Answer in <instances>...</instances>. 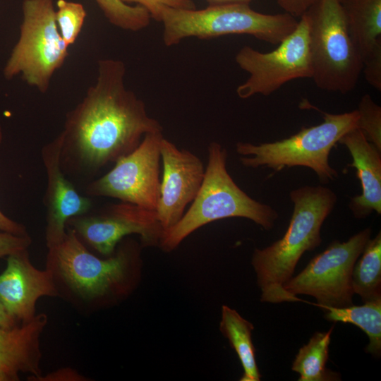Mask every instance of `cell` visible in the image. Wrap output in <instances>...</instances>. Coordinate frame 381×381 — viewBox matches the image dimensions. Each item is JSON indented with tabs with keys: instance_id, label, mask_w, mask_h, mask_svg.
<instances>
[{
	"instance_id": "cell-1",
	"label": "cell",
	"mask_w": 381,
	"mask_h": 381,
	"mask_svg": "<svg viewBox=\"0 0 381 381\" xmlns=\"http://www.w3.org/2000/svg\"><path fill=\"white\" fill-rule=\"evenodd\" d=\"M126 66L118 59L98 61L95 83L66 116L61 164L65 174L92 177L134 150L162 126L143 101L125 86Z\"/></svg>"
},
{
	"instance_id": "cell-2",
	"label": "cell",
	"mask_w": 381,
	"mask_h": 381,
	"mask_svg": "<svg viewBox=\"0 0 381 381\" xmlns=\"http://www.w3.org/2000/svg\"><path fill=\"white\" fill-rule=\"evenodd\" d=\"M142 246L124 238L104 258L93 254L66 227L63 240L48 248L45 269L61 298L80 314L90 315L116 306L138 289L143 274Z\"/></svg>"
},
{
	"instance_id": "cell-3",
	"label": "cell",
	"mask_w": 381,
	"mask_h": 381,
	"mask_svg": "<svg viewBox=\"0 0 381 381\" xmlns=\"http://www.w3.org/2000/svg\"><path fill=\"white\" fill-rule=\"evenodd\" d=\"M290 198L293 212L284 235L265 248H255L252 255L262 302H292L284 285L302 255L322 243V226L337 201L335 193L321 185L294 189Z\"/></svg>"
},
{
	"instance_id": "cell-4",
	"label": "cell",
	"mask_w": 381,
	"mask_h": 381,
	"mask_svg": "<svg viewBox=\"0 0 381 381\" xmlns=\"http://www.w3.org/2000/svg\"><path fill=\"white\" fill-rule=\"evenodd\" d=\"M227 151L212 142L207 147L205 176L191 206L173 226L164 231L159 248L169 253L199 228L229 218L248 219L265 230L273 228L279 217L271 206L247 195L234 181L226 169Z\"/></svg>"
},
{
	"instance_id": "cell-5",
	"label": "cell",
	"mask_w": 381,
	"mask_h": 381,
	"mask_svg": "<svg viewBox=\"0 0 381 381\" xmlns=\"http://www.w3.org/2000/svg\"><path fill=\"white\" fill-rule=\"evenodd\" d=\"M160 22L167 47L188 37L203 40L227 35H248L278 44L298 24L296 18L286 13L265 14L243 4L208 6L200 10L164 6Z\"/></svg>"
},
{
	"instance_id": "cell-6",
	"label": "cell",
	"mask_w": 381,
	"mask_h": 381,
	"mask_svg": "<svg viewBox=\"0 0 381 381\" xmlns=\"http://www.w3.org/2000/svg\"><path fill=\"white\" fill-rule=\"evenodd\" d=\"M323 114V122L302 128L289 138L258 145L238 142L236 151L241 163L248 168L265 167L275 171L293 167H305L317 174L321 183L338 176L329 162L331 150L349 131L357 128V110L339 114Z\"/></svg>"
},
{
	"instance_id": "cell-7",
	"label": "cell",
	"mask_w": 381,
	"mask_h": 381,
	"mask_svg": "<svg viewBox=\"0 0 381 381\" xmlns=\"http://www.w3.org/2000/svg\"><path fill=\"white\" fill-rule=\"evenodd\" d=\"M315 84L346 94L353 90L363 60L349 34L339 0H317L305 13Z\"/></svg>"
},
{
	"instance_id": "cell-8",
	"label": "cell",
	"mask_w": 381,
	"mask_h": 381,
	"mask_svg": "<svg viewBox=\"0 0 381 381\" xmlns=\"http://www.w3.org/2000/svg\"><path fill=\"white\" fill-rule=\"evenodd\" d=\"M20 36L4 68L6 78L18 74L45 93L68 53L56 22L53 0H23Z\"/></svg>"
},
{
	"instance_id": "cell-9",
	"label": "cell",
	"mask_w": 381,
	"mask_h": 381,
	"mask_svg": "<svg viewBox=\"0 0 381 381\" xmlns=\"http://www.w3.org/2000/svg\"><path fill=\"white\" fill-rule=\"evenodd\" d=\"M366 228L346 241H334L315 255L296 276L291 277L284 289L291 301H300L296 295L313 296L317 307H345L353 304L352 271L370 238Z\"/></svg>"
},
{
	"instance_id": "cell-10",
	"label": "cell",
	"mask_w": 381,
	"mask_h": 381,
	"mask_svg": "<svg viewBox=\"0 0 381 381\" xmlns=\"http://www.w3.org/2000/svg\"><path fill=\"white\" fill-rule=\"evenodd\" d=\"M235 61L249 74L248 78L236 89V94L241 99L256 95L267 96L292 80L312 78L306 15L303 13L300 17L296 28L274 50L263 53L244 46L237 52Z\"/></svg>"
},
{
	"instance_id": "cell-11",
	"label": "cell",
	"mask_w": 381,
	"mask_h": 381,
	"mask_svg": "<svg viewBox=\"0 0 381 381\" xmlns=\"http://www.w3.org/2000/svg\"><path fill=\"white\" fill-rule=\"evenodd\" d=\"M162 132L145 135L138 146L118 159L102 176L85 188L87 196L109 197L156 210L160 194Z\"/></svg>"
},
{
	"instance_id": "cell-12",
	"label": "cell",
	"mask_w": 381,
	"mask_h": 381,
	"mask_svg": "<svg viewBox=\"0 0 381 381\" xmlns=\"http://www.w3.org/2000/svg\"><path fill=\"white\" fill-rule=\"evenodd\" d=\"M66 227L85 246L104 257L111 255L119 243L131 234L140 236L143 248L159 247L164 231L156 210L122 201L94 214L73 217Z\"/></svg>"
},
{
	"instance_id": "cell-13",
	"label": "cell",
	"mask_w": 381,
	"mask_h": 381,
	"mask_svg": "<svg viewBox=\"0 0 381 381\" xmlns=\"http://www.w3.org/2000/svg\"><path fill=\"white\" fill-rule=\"evenodd\" d=\"M163 176L156 212L164 230L175 225L192 202L202 183L205 167L200 158L163 138L160 145Z\"/></svg>"
},
{
	"instance_id": "cell-14",
	"label": "cell",
	"mask_w": 381,
	"mask_h": 381,
	"mask_svg": "<svg viewBox=\"0 0 381 381\" xmlns=\"http://www.w3.org/2000/svg\"><path fill=\"white\" fill-rule=\"evenodd\" d=\"M61 138L59 134L42 147L41 157L47 176L43 199L46 210L45 241L47 248L59 244L69 219L89 212L92 200L80 194L66 177L61 164Z\"/></svg>"
},
{
	"instance_id": "cell-15",
	"label": "cell",
	"mask_w": 381,
	"mask_h": 381,
	"mask_svg": "<svg viewBox=\"0 0 381 381\" xmlns=\"http://www.w3.org/2000/svg\"><path fill=\"white\" fill-rule=\"evenodd\" d=\"M44 296L58 298L50 272L33 265L28 249L7 256L0 274V301L7 313L18 323L28 322L36 315L37 302Z\"/></svg>"
},
{
	"instance_id": "cell-16",
	"label": "cell",
	"mask_w": 381,
	"mask_h": 381,
	"mask_svg": "<svg viewBox=\"0 0 381 381\" xmlns=\"http://www.w3.org/2000/svg\"><path fill=\"white\" fill-rule=\"evenodd\" d=\"M349 151L353 161L349 164L356 171L361 185L359 195L350 199L349 207L356 219H364L373 212L381 214V150L355 128L339 140Z\"/></svg>"
},
{
	"instance_id": "cell-17",
	"label": "cell",
	"mask_w": 381,
	"mask_h": 381,
	"mask_svg": "<svg viewBox=\"0 0 381 381\" xmlns=\"http://www.w3.org/2000/svg\"><path fill=\"white\" fill-rule=\"evenodd\" d=\"M47 323V315L41 313L13 328L0 326V368L16 375L28 373L29 380L40 376V338Z\"/></svg>"
},
{
	"instance_id": "cell-18",
	"label": "cell",
	"mask_w": 381,
	"mask_h": 381,
	"mask_svg": "<svg viewBox=\"0 0 381 381\" xmlns=\"http://www.w3.org/2000/svg\"><path fill=\"white\" fill-rule=\"evenodd\" d=\"M352 41L365 59L381 42V0H339Z\"/></svg>"
},
{
	"instance_id": "cell-19",
	"label": "cell",
	"mask_w": 381,
	"mask_h": 381,
	"mask_svg": "<svg viewBox=\"0 0 381 381\" xmlns=\"http://www.w3.org/2000/svg\"><path fill=\"white\" fill-rule=\"evenodd\" d=\"M253 329V325L236 310L226 305L222 306L219 331L227 339L241 362L243 373L240 381H260L261 378L252 340Z\"/></svg>"
},
{
	"instance_id": "cell-20",
	"label": "cell",
	"mask_w": 381,
	"mask_h": 381,
	"mask_svg": "<svg viewBox=\"0 0 381 381\" xmlns=\"http://www.w3.org/2000/svg\"><path fill=\"white\" fill-rule=\"evenodd\" d=\"M325 318L329 322L353 324L368 337L365 351L375 357L381 353V298L364 302L363 305L345 307L322 306Z\"/></svg>"
},
{
	"instance_id": "cell-21",
	"label": "cell",
	"mask_w": 381,
	"mask_h": 381,
	"mask_svg": "<svg viewBox=\"0 0 381 381\" xmlns=\"http://www.w3.org/2000/svg\"><path fill=\"white\" fill-rule=\"evenodd\" d=\"M334 327V325L327 332H315L298 350L291 366V370L299 375L298 381L340 380L337 373L331 371L326 366Z\"/></svg>"
},
{
	"instance_id": "cell-22",
	"label": "cell",
	"mask_w": 381,
	"mask_h": 381,
	"mask_svg": "<svg viewBox=\"0 0 381 381\" xmlns=\"http://www.w3.org/2000/svg\"><path fill=\"white\" fill-rule=\"evenodd\" d=\"M352 271L353 293L363 302L381 298V232L367 243Z\"/></svg>"
},
{
	"instance_id": "cell-23",
	"label": "cell",
	"mask_w": 381,
	"mask_h": 381,
	"mask_svg": "<svg viewBox=\"0 0 381 381\" xmlns=\"http://www.w3.org/2000/svg\"><path fill=\"white\" fill-rule=\"evenodd\" d=\"M108 21L121 29L137 32L147 28L151 16L138 5H128L121 0H95Z\"/></svg>"
},
{
	"instance_id": "cell-24",
	"label": "cell",
	"mask_w": 381,
	"mask_h": 381,
	"mask_svg": "<svg viewBox=\"0 0 381 381\" xmlns=\"http://www.w3.org/2000/svg\"><path fill=\"white\" fill-rule=\"evenodd\" d=\"M87 12L84 6L68 0H57L55 17L59 33L69 47L75 43L83 28Z\"/></svg>"
},
{
	"instance_id": "cell-25",
	"label": "cell",
	"mask_w": 381,
	"mask_h": 381,
	"mask_svg": "<svg viewBox=\"0 0 381 381\" xmlns=\"http://www.w3.org/2000/svg\"><path fill=\"white\" fill-rule=\"evenodd\" d=\"M357 128L367 140L381 150V107L368 94L361 99L358 109Z\"/></svg>"
},
{
	"instance_id": "cell-26",
	"label": "cell",
	"mask_w": 381,
	"mask_h": 381,
	"mask_svg": "<svg viewBox=\"0 0 381 381\" xmlns=\"http://www.w3.org/2000/svg\"><path fill=\"white\" fill-rule=\"evenodd\" d=\"M128 5H138L147 10L154 20L160 22L162 10L164 6L176 8L195 9V4L192 0H121Z\"/></svg>"
},
{
	"instance_id": "cell-27",
	"label": "cell",
	"mask_w": 381,
	"mask_h": 381,
	"mask_svg": "<svg viewBox=\"0 0 381 381\" xmlns=\"http://www.w3.org/2000/svg\"><path fill=\"white\" fill-rule=\"evenodd\" d=\"M367 82L381 90V42L363 60V70Z\"/></svg>"
},
{
	"instance_id": "cell-28",
	"label": "cell",
	"mask_w": 381,
	"mask_h": 381,
	"mask_svg": "<svg viewBox=\"0 0 381 381\" xmlns=\"http://www.w3.org/2000/svg\"><path fill=\"white\" fill-rule=\"evenodd\" d=\"M32 243L29 234L17 235L0 231V258L28 249Z\"/></svg>"
},
{
	"instance_id": "cell-29",
	"label": "cell",
	"mask_w": 381,
	"mask_h": 381,
	"mask_svg": "<svg viewBox=\"0 0 381 381\" xmlns=\"http://www.w3.org/2000/svg\"><path fill=\"white\" fill-rule=\"evenodd\" d=\"M89 379L76 370L66 367L59 368L46 375L34 377L30 381H87Z\"/></svg>"
},
{
	"instance_id": "cell-30",
	"label": "cell",
	"mask_w": 381,
	"mask_h": 381,
	"mask_svg": "<svg viewBox=\"0 0 381 381\" xmlns=\"http://www.w3.org/2000/svg\"><path fill=\"white\" fill-rule=\"evenodd\" d=\"M317 0H277L285 13L294 18L301 17Z\"/></svg>"
},
{
	"instance_id": "cell-31",
	"label": "cell",
	"mask_w": 381,
	"mask_h": 381,
	"mask_svg": "<svg viewBox=\"0 0 381 381\" xmlns=\"http://www.w3.org/2000/svg\"><path fill=\"white\" fill-rule=\"evenodd\" d=\"M2 131L0 126V144L2 141ZM0 231L9 232L11 234H17V235H26L28 234L26 230L25 226L20 224L18 222H16L13 221V219H10L7 216H6L1 210H0Z\"/></svg>"
},
{
	"instance_id": "cell-32",
	"label": "cell",
	"mask_w": 381,
	"mask_h": 381,
	"mask_svg": "<svg viewBox=\"0 0 381 381\" xmlns=\"http://www.w3.org/2000/svg\"><path fill=\"white\" fill-rule=\"evenodd\" d=\"M18 323L7 313L0 301V326L4 328H13Z\"/></svg>"
},
{
	"instance_id": "cell-33",
	"label": "cell",
	"mask_w": 381,
	"mask_h": 381,
	"mask_svg": "<svg viewBox=\"0 0 381 381\" xmlns=\"http://www.w3.org/2000/svg\"><path fill=\"white\" fill-rule=\"evenodd\" d=\"M208 3V6H218L224 4H250L253 0H205Z\"/></svg>"
},
{
	"instance_id": "cell-34",
	"label": "cell",
	"mask_w": 381,
	"mask_h": 381,
	"mask_svg": "<svg viewBox=\"0 0 381 381\" xmlns=\"http://www.w3.org/2000/svg\"><path fill=\"white\" fill-rule=\"evenodd\" d=\"M18 380V375L8 372L0 368V381H16Z\"/></svg>"
}]
</instances>
